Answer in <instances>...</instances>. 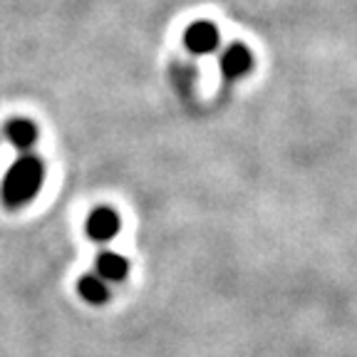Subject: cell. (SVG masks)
Returning <instances> with one entry per match:
<instances>
[{"mask_svg":"<svg viewBox=\"0 0 357 357\" xmlns=\"http://www.w3.org/2000/svg\"><path fill=\"white\" fill-rule=\"evenodd\" d=\"M77 293L92 305H105L109 301V285L97 273H87L77 280Z\"/></svg>","mask_w":357,"mask_h":357,"instance_id":"7","label":"cell"},{"mask_svg":"<svg viewBox=\"0 0 357 357\" xmlns=\"http://www.w3.org/2000/svg\"><path fill=\"white\" fill-rule=\"evenodd\" d=\"M45 184V162L38 154H20L15 164L6 172L0 184V201L6 208H22L38 196Z\"/></svg>","mask_w":357,"mask_h":357,"instance_id":"1","label":"cell"},{"mask_svg":"<svg viewBox=\"0 0 357 357\" xmlns=\"http://www.w3.org/2000/svg\"><path fill=\"white\" fill-rule=\"evenodd\" d=\"M218 67H221V73L226 79H241L251 73L253 52L248 50L243 43H234L221 52V57H218Z\"/></svg>","mask_w":357,"mask_h":357,"instance_id":"4","label":"cell"},{"mask_svg":"<svg viewBox=\"0 0 357 357\" xmlns=\"http://www.w3.org/2000/svg\"><path fill=\"white\" fill-rule=\"evenodd\" d=\"M95 273L100 275L105 283H124L129 275V261L122 253L102 251L95 261Z\"/></svg>","mask_w":357,"mask_h":357,"instance_id":"5","label":"cell"},{"mask_svg":"<svg viewBox=\"0 0 357 357\" xmlns=\"http://www.w3.org/2000/svg\"><path fill=\"white\" fill-rule=\"evenodd\" d=\"M184 45L194 55H211V52L218 50V45H221V33H218V28L213 22L196 20L186 28Z\"/></svg>","mask_w":357,"mask_h":357,"instance_id":"2","label":"cell"},{"mask_svg":"<svg viewBox=\"0 0 357 357\" xmlns=\"http://www.w3.org/2000/svg\"><path fill=\"white\" fill-rule=\"evenodd\" d=\"M6 139L10 142L17 151L28 154L35 146V142H38V127H35V122H30V119H25V117H13L10 122L6 124Z\"/></svg>","mask_w":357,"mask_h":357,"instance_id":"6","label":"cell"},{"mask_svg":"<svg viewBox=\"0 0 357 357\" xmlns=\"http://www.w3.org/2000/svg\"><path fill=\"white\" fill-rule=\"evenodd\" d=\"M119 229H122V218H119V213L112 206L95 208L87 218V236L95 241V243H107V241H112L119 234Z\"/></svg>","mask_w":357,"mask_h":357,"instance_id":"3","label":"cell"}]
</instances>
